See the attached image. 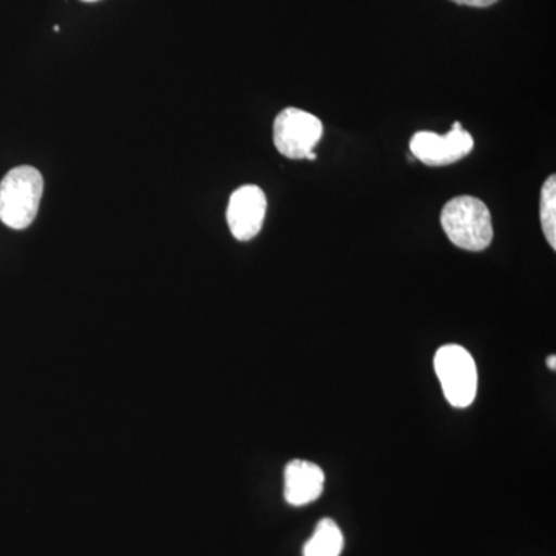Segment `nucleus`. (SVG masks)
<instances>
[{
  "instance_id": "11",
  "label": "nucleus",
  "mask_w": 556,
  "mask_h": 556,
  "mask_svg": "<svg viewBox=\"0 0 556 556\" xmlns=\"http://www.w3.org/2000/svg\"><path fill=\"white\" fill-rule=\"evenodd\" d=\"M547 367L551 369H556V357L555 356H548L547 357Z\"/></svg>"
},
{
  "instance_id": "3",
  "label": "nucleus",
  "mask_w": 556,
  "mask_h": 556,
  "mask_svg": "<svg viewBox=\"0 0 556 556\" xmlns=\"http://www.w3.org/2000/svg\"><path fill=\"white\" fill-rule=\"evenodd\" d=\"M434 369L450 405L467 408L473 404L478 393V369L475 358L466 348H439L434 356Z\"/></svg>"
},
{
  "instance_id": "1",
  "label": "nucleus",
  "mask_w": 556,
  "mask_h": 556,
  "mask_svg": "<svg viewBox=\"0 0 556 556\" xmlns=\"http://www.w3.org/2000/svg\"><path fill=\"white\" fill-rule=\"evenodd\" d=\"M442 229L455 247L479 252L493 240L492 215L484 201L470 195L450 200L442 208Z\"/></svg>"
},
{
  "instance_id": "2",
  "label": "nucleus",
  "mask_w": 556,
  "mask_h": 556,
  "mask_svg": "<svg viewBox=\"0 0 556 556\" xmlns=\"http://www.w3.org/2000/svg\"><path fill=\"white\" fill-rule=\"evenodd\" d=\"M42 192L43 178L38 169H11L0 181V222L11 229H27L38 215Z\"/></svg>"
},
{
  "instance_id": "12",
  "label": "nucleus",
  "mask_w": 556,
  "mask_h": 556,
  "mask_svg": "<svg viewBox=\"0 0 556 556\" xmlns=\"http://www.w3.org/2000/svg\"><path fill=\"white\" fill-rule=\"evenodd\" d=\"M83 2H100V0H83Z\"/></svg>"
},
{
  "instance_id": "7",
  "label": "nucleus",
  "mask_w": 556,
  "mask_h": 556,
  "mask_svg": "<svg viewBox=\"0 0 556 556\" xmlns=\"http://www.w3.org/2000/svg\"><path fill=\"white\" fill-rule=\"evenodd\" d=\"M325 473L317 464L295 459L285 468V497L291 506L302 507L320 497Z\"/></svg>"
},
{
  "instance_id": "5",
  "label": "nucleus",
  "mask_w": 556,
  "mask_h": 556,
  "mask_svg": "<svg viewBox=\"0 0 556 556\" xmlns=\"http://www.w3.org/2000/svg\"><path fill=\"white\" fill-rule=\"evenodd\" d=\"M475 148L473 137L463 129L459 123L453 124V129L445 135L434 131H417L409 141L413 156L427 166H448L466 159Z\"/></svg>"
},
{
  "instance_id": "8",
  "label": "nucleus",
  "mask_w": 556,
  "mask_h": 556,
  "mask_svg": "<svg viewBox=\"0 0 556 556\" xmlns=\"http://www.w3.org/2000/svg\"><path fill=\"white\" fill-rule=\"evenodd\" d=\"M343 551L342 530L332 519L318 522L313 536L303 547V556H340Z\"/></svg>"
},
{
  "instance_id": "10",
  "label": "nucleus",
  "mask_w": 556,
  "mask_h": 556,
  "mask_svg": "<svg viewBox=\"0 0 556 556\" xmlns=\"http://www.w3.org/2000/svg\"><path fill=\"white\" fill-rule=\"evenodd\" d=\"M459 5L477 7V9H484V7L493 5L497 0H453Z\"/></svg>"
},
{
  "instance_id": "4",
  "label": "nucleus",
  "mask_w": 556,
  "mask_h": 556,
  "mask_svg": "<svg viewBox=\"0 0 556 556\" xmlns=\"http://www.w3.org/2000/svg\"><path fill=\"white\" fill-rule=\"evenodd\" d=\"M324 124L305 110L285 109L274 123V144L281 155L305 160L320 141Z\"/></svg>"
},
{
  "instance_id": "6",
  "label": "nucleus",
  "mask_w": 556,
  "mask_h": 556,
  "mask_svg": "<svg viewBox=\"0 0 556 556\" xmlns=\"http://www.w3.org/2000/svg\"><path fill=\"white\" fill-rule=\"evenodd\" d=\"M265 192L258 186H241L230 195L228 206V225L230 232L240 241H249L258 236L266 217Z\"/></svg>"
},
{
  "instance_id": "9",
  "label": "nucleus",
  "mask_w": 556,
  "mask_h": 556,
  "mask_svg": "<svg viewBox=\"0 0 556 556\" xmlns=\"http://www.w3.org/2000/svg\"><path fill=\"white\" fill-rule=\"evenodd\" d=\"M541 226L551 248L556 249V177L551 175L541 189Z\"/></svg>"
}]
</instances>
